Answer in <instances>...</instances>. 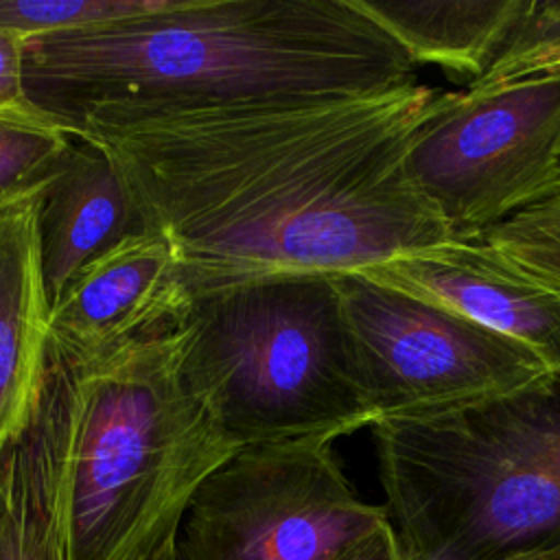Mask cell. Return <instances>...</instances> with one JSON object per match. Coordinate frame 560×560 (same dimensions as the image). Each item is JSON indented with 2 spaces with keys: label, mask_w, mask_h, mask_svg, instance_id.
<instances>
[{
  "label": "cell",
  "mask_w": 560,
  "mask_h": 560,
  "mask_svg": "<svg viewBox=\"0 0 560 560\" xmlns=\"http://www.w3.org/2000/svg\"><path fill=\"white\" fill-rule=\"evenodd\" d=\"M429 85L199 107H98L70 125L116 164L188 304L287 276L365 271L448 243L405 171Z\"/></svg>",
  "instance_id": "1"
},
{
  "label": "cell",
  "mask_w": 560,
  "mask_h": 560,
  "mask_svg": "<svg viewBox=\"0 0 560 560\" xmlns=\"http://www.w3.org/2000/svg\"><path fill=\"white\" fill-rule=\"evenodd\" d=\"M357 0H179L24 44L26 96L61 118L98 107L348 98L418 83Z\"/></svg>",
  "instance_id": "2"
},
{
  "label": "cell",
  "mask_w": 560,
  "mask_h": 560,
  "mask_svg": "<svg viewBox=\"0 0 560 560\" xmlns=\"http://www.w3.org/2000/svg\"><path fill=\"white\" fill-rule=\"evenodd\" d=\"M52 477L66 560H149L241 446L190 392L177 324L94 359H50L22 435Z\"/></svg>",
  "instance_id": "3"
},
{
  "label": "cell",
  "mask_w": 560,
  "mask_h": 560,
  "mask_svg": "<svg viewBox=\"0 0 560 560\" xmlns=\"http://www.w3.org/2000/svg\"><path fill=\"white\" fill-rule=\"evenodd\" d=\"M405 560H518L560 549V370L372 424Z\"/></svg>",
  "instance_id": "4"
},
{
  "label": "cell",
  "mask_w": 560,
  "mask_h": 560,
  "mask_svg": "<svg viewBox=\"0 0 560 560\" xmlns=\"http://www.w3.org/2000/svg\"><path fill=\"white\" fill-rule=\"evenodd\" d=\"M182 374L241 448L330 442L378 418L332 276H287L197 298L177 319Z\"/></svg>",
  "instance_id": "5"
},
{
  "label": "cell",
  "mask_w": 560,
  "mask_h": 560,
  "mask_svg": "<svg viewBox=\"0 0 560 560\" xmlns=\"http://www.w3.org/2000/svg\"><path fill=\"white\" fill-rule=\"evenodd\" d=\"M416 192L451 241L560 195V68L510 83L435 94L405 155Z\"/></svg>",
  "instance_id": "6"
},
{
  "label": "cell",
  "mask_w": 560,
  "mask_h": 560,
  "mask_svg": "<svg viewBox=\"0 0 560 560\" xmlns=\"http://www.w3.org/2000/svg\"><path fill=\"white\" fill-rule=\"evenodd\" d=\"M389 514L361 501L332 444L243 446L195 492L179 560H330Z\"/></svg>",
  "instance_id": "7"
},
{
  "label": "cell",
  "mask_w": 560,
  "mask_h": 560,
  "mask_svg": "<svg viewBox=\"0 0 560 560\" xmlns=\"http://www.w3.org/2000/svg\"><path fill=\"white\" fill-rule=\"evenodd\" d=\"M376 418L459 405L518 387L547 365L518 341L365 273H335Z\"/></svg>",
  "instance_id": "8"
},
{
  "label": "cell",
  "mask_w": 560,
  "mask_h": 560,
  "mask_svg": "<svg viewBox=\"0 0 560 560\" xmlns=\"http://www.w3.org/2000/svg\"><path fill=\"white\" fill-rule=\"evenodd\" d=\"M188 308L171 243L136 232L92 258L50 304V359L79 363L177 324Z\"/></svg>",
  "instance_id": "9"
},
{
  "label": "cell",
  "mask_w": 560,
  "mask_h": 560,
  "mask_svg": "<svg viewBox=\"0 0 560 560\" xmlns=\"http://www.w3.org/2000/svg\"><path fill=\"white\" fill-rule=\"evenodd\" d=\"M359 273L451 308L529 348L547 370H560V287L486 238L448 241Z\"/></svg>",
  "instance_id": "10"
},
{
  "label": "cell",
  "mask_w": 560,
  "mask_h": 560,
  "mask_svg": "<svg viewBox=\"0 0 560 560\" xmlns=\"http://www.w3.org/2000/svg\"><path fill=\"white\" fill-rule=\"evenodd\" d=\"M39 192L0 208V464L26 433L50 368Z\"/></svg>",
  "instance_id": "11"
},
{
  "label": "cell",
  "mask_w": 560,
  "mask_h": 560,
  "mask_svg": "<svg viewBox=\"0 0 560 560\" xmlns=\"http://www.w3.org/2000/svg\"><path fill=\"white\" fill-rule=\"evenodd\" d=\"M144 221L112 158L79 136L57 175L39 192V267L52 304L72 276Z\"/></svg>",
  "instance_id": "12"
},
{
  "label": "cell",
  "mask_w": 560,
  "mask_h": 560,
  "mask_svg": "<svg viewBox=\"0 0 560 560\" xmlns=\"http://www.w3.org/2000/svg\"><path fill=\"white\" fill-rule=\"evenodd\" d=\"M529 0H357L418 63L472 85L503 48Z\"/></svg>",
  "instance_id": "13"
},
{
  "label": "cell",
  "mask_w": 560,
  "mask_h": 560,
  "mask_svg": "<svg viewBox=\"0 0 560 560\" xmlns=\"http://www.w3.org/2000/svg\"><path fill=\"white\" fill-rule=\"evenodd\" d=\"M0 560H66L52 477L24 440L0 464Z\"/></svg>",
  "instance_id": "14"
},
{
  "label": "cell",
  "mask_w": 560,
  "mask_h": 560,
  "mask_svg": "<svg viewBox=\"0 0 560 560\" xmlns=\"http://www.w3.org/2000/svg\"><path fill=\"white\" fill-rule=\"evenodd\" d=\"M77 129L37 105L0 112V208L39 192L61 168Z\"/></svg>",
  "instance_id": "15"
},
{
  "label": "cell",
  "mask_w": 560,
  "mask_h": 560,
  "mask_svg": "<svg viewBox=\"0 0 560 560\" xmlns=\"http://www.w3.org/2000/svg\"><path fill=\"white\" fill-rule=\"evenodd\" d=\"M179 0H0V31L33 39L168 11Z\"/></svg>",
  "instance_id": "16"
},
{
  "label": "cell",
  "mask_w": 560,
  "mask_h": 560,
  "mask_svg": "<svg viewBox=\"0 0 560 560\" xmlns=\"http://www.w3.org/2000/svg\"><path fill=\"white\" fill-rule=\"evenodd\" d=\"M560 68V0H529L503 48L479 81L468 88L510 83Z\"/></svg>",
  "instance_id": "17"
},
{
  "label": "cell",
  "mask_w": 560,
  "mask_h": 560,
  "mask_svg": "<svg viewBox=\"0 0 560 560\" xmlns=\"http://www.w3.org/2000/svg\"><path fill=\"white\" fill-rule=\"evenodd\" d=\"M486 241L523 269L560 287V219L536 210L497 225Z\"/></svg>",
  "instance_id": "18"
},
{
  "label": "cell",
  "mask_w": 560,
  "mask_h": 560,
  "mask_svg": "<svg viewBox=\"0 0 560 560\" xmlns=\"http://www.w3.org/2000/svg\"><path fill=\"white\" fill-rule=\"evenodd\" d=\"M24 39L0 31V112L31 105L24 83Z\"/></svg>",
  "instance_id": "19"
},
{
  "label": "cell",
  "mask_w": 560,
  "mask_h": 560,
  "mask_svg": "<svg viewBox=\"0 0 560 560\" xmlns=\"http://www.w3.org/2000/svg\"><path fill=\"white\" fill-rule=\"evenodd\" d=\"M330 560H405L392 521H383L370 534L350 542Z\"/></svg>",
  "instance_id": "20"
},
{
  "label": "cell",
  "mask_w": 560,
  "mask_h": 560,
  "mask_svg": "<svg viewBox=\"0 0 560 560\" xmlns=\"http://www.w3.org/2000/svg\"><path fill=\"white\" fill-rule=\"evenodd\" d=\"M149 560H179V551H177V538L166 540Z\"/></svg>",
  "instance_id": "21"
},
{
  "label": "cell",
  "mask_w": 560,
  "mask_h": 560,
  "mask_svg": "<svg viewBox=\"0 0 560 560\" xmlns=\"http://www.w3.org/2000/svg\"><path fill=\"white\" fill-rule=\"evenodd\" d=\"M534 210H538V212H542V214H547V217H558V219H560V195H558L556 199H551V201H547V203L534 208Z\"/></svg>",
  "instance_id": "22"
},
{
  "label": "cell",
  "mask_w": 560,
  "mask_h": 560,
  "mask_svg": "<svg viewBox=\"0 0 560 560\" xmlns=\"http://www.w3.org/2000/svg\"><path fill=\"white\" fill-rule=\"evenodd\" d=\"M518 560H560V549H553V551H547V553H536V556H529V558H518Z\"/></svg>",
  "instance_id": "23"
}]
</instances>
